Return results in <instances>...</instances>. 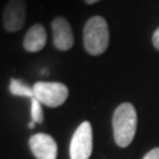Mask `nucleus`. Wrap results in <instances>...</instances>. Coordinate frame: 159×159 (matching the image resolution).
<instances>
[{"mask_svg": "<svg viewBox=\"0 0 159 159\" xmlns=\"http://www.w3.org/2000/svg\"><path fill=\"white\" fill-rule=\"evenodd\" d=\"M33 88L34 98L48 107H58L65 103L69 89L62 82H36Z\"/></svg>", "mask_w": 159, "mask_h": 159, "instance_id": "obj_3", "label": "nucleus"}, {"mask_svg": "<svg viewBox=\"0 0 159 159\" xmlns=\"http://www.w3.org/2000/svg\"><path fill=\"white\" fill-rule=\"evenodd\" d=\"M27 20V6L24 0H9L3 11V28L9 33L21 31Z\"/></svg>", "mask_w": 159, "mask_h": 159, "instance_id": "obj_5", "label": "nucleus"}, {"mask_svg": "<svg viewBox=\"0 0 159 159\" xmlns=\"http://www.w3.org/2000/svg\"><path fill=\"white\" fill-rule=\"evenodd\" d=\"M143 159H159V147L157 148H152L151 151H148Z\"/></svg>", "mask_w": 159, "mask_h": 159, "instance_id": "obj_11", "label": "nucleus"}, {"mask_svg": "<svg viewBox=\"0 0 159 159\" xmlns=\"http://www.w3.org/2000/svg\"><path fill=\"white\" fill-rule=\"evenodd\" d=\"M47 44V31L41 24H34L28 29L23 41V47L27 52L36 53L44 49Z\"/></svg>", "mask_w": 159, "mask_h": 159, "instance_id": "obj_8", "label": "nucleus"}, {"mask_svg": "<svg viewBox=\"0 0 159 159\" xmlns=\"http://www.w3.org/2000/svg\"><path fill=\"white\" fill-rule=\"evenodd\" d=\"M29 148L36 159H56L57 143L45 133H37L29 138Z\"/></svg>", "mask_w": 159, "mask_h": 159, "instance_id": "obj_7", "label": "nucleus"}, {"mask_svg": "<svg viewBox=\"0 0 159 159\" xmlns=\"http://www.w3.org/2000/svg\"><path fill=\"white\" fill-rule=\"evenodd\" d=\"M34 125H36V123H34V122H32V121H31V122L28 123V127H29V129H33V127H34Z\"/></svg>", "mask_w": 159, "mask_h": 159, "instance_id": "obj_14", "label": "nucleus"}, {"mask_svg": "<svg viewBox=\"0 0 159 159\" xmlns=\"http://www.w3.org/2000/svg\"><path fill=\"white\" fill-rule=\"evenodd\" d=\"M93 151V129L92 123L84 121L76 129L70 139L69 154L70 159H89Z\"/></svg>", "mask_w": 159, "mask_h": 159, "instance_id": "obj_4", "label": "nucleus"}, {"mask_svg": "<svg viewBox=\"0 0 159 159\" xmlns=\"http://www.w3.org/2000/svg\"><path fill=\"white\" fill-rule=\"evenodd\" d=\"M97 2H99V0H85L86 4H94V3H97Z\"/></svg>", "mask_w": 159, "mask_h": 159, "instance_id": "obj_13", "label": "nucleus"}, {"mask_svg": "<svg viewBox=\"0 0 159 159\" xmlns=\"http://www.w3.org/2000/svg\"><path fill=\"white\" fill-rule=\"evenodd\" d=\"M9 93L15 97H27V98H34V93H33V88L29 86L28 84H25L21 80L17 78H12L9 82Z\"/></svg>", "mask_w": 159, "mask_h": 159, "instance_id": "obj_9", "label": "nucleus"}, {"mask_svg": "<svg viewBox=\"0 0 159 159\" xmlns=\"http://www.w3.org/2000/svg\"><path fill=\"white\" fill-rule=\"evenodd\" d=\"M109 27L102 16H93L84 27V47L92 56L105 53L109 45Z\"/></svg>", "mask_w": 159, "mask_h": 159, "instance_id": "obj_2", "label": "nucleus"}, {"mask_svg": "<svg viewBox=\"0 0 159 159\" xmlns=\"http://www.w3.org/2000/svg\"><path fill=\"white\" fill-rule=\"evenodd\" d=\"M51 28H52L53 45L56 47V49L62 52L72 49L74 44V36L68 20L62 16L54 17L51 24Z\"/></svg>", "mask_w": 159, "mask_h": 159, "instance_id": "obj_6", "label": "nucleus"}, {"mask_svg": "<svg viewBox=\"0 0 159 159\" xmlns=\"http://www.w3.org/2000/svg\"><path fill=\"white\" fill-rule=\"evenodd\" d=\"M31 118H32V122L37 123V125L44 122V113H43L41 102L37 101L36 98L31 99Z\"/></svg>", "mask_w": 159, "mask_h": 159, "instance_id": "obj_10", "label": "nucleus"}, {"mask_svg": "<svg viewBox=\"0 0 159 159\" xmlns=\"http://www.w3.org/2000/svg\"><path fill=\"white\" fill-rule=\"evenodd\" d=\"M152 44H154V47H155L159 51V28L152 34Z\"/></svg>", "mask_w": 159, "mask_h": 159, "instance_id": "obj_12", "label": "nucleus"}, {"mask_svg": "<svg viewBox=\"0 0 159 159\" xmlns=\"http://www.w3.org/2000/svg\"><path fill=\"white\" fill-rule=\"evenodd\" d=\"M137 110L131 103H121L113 114L114 141L119 147H127L137 133Z\"/></svg>", "mask_w": 159, "mask_h": 159, "instance_id": "obj_1", "label": "nucleus"}]
</instances>
